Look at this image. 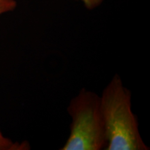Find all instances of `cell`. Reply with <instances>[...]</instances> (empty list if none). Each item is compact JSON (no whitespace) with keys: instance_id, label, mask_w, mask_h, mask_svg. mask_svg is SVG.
<instances>
[{"instance_id":"2","label":"cell","mask_w":150,"mask_h":150,"mask_svg":"<svg viewBox=\"0 0 150 150\" xmlns=\"http://www.w3.org/2000/svg\"><path fill=\"white\" fill-rule=\"evenodd\" d=\"M72 122L70 134L61 150H105L107 145L100 95L80 90L67 107Z\"/></svg>"},{"instance_id":"1","label":"cell","mask_w":150,"mask_h":150,"mask_svg":"<svg viewBox=\"0 0 150 150\" xmlns=\"http://www.w3.org/2000/svg\"><path fill=\"white\" fill-rule=\"evenodd\" d=\"M131 92L115 74L100 95L107 145L105 150H148L131 108Z\"/></svg>"},{"instance_id":"3","label":"cell","mask_w":150,"mask_h":150,"mask_svg":"<svg viewBox=\"0 0 150 150\" xmlns=\"http://www.w3.org/2000/svg\"><path fill=\"white\" fill-rule=\"evenodd\" d=\"M31 146L27 141L13 142L6 137L0 130V150H28Z\"/></svg>"},{"instance_id":"4","label":"cell","mask_w":150,"mask_h":150,"mask_svg":"<svg viewBox=\"0 0 150 150\" xmlns=\"http://www.w3.org/2000/svg\"><path fill=\"white\" fill-rule=\"evenodd\" d=\"M17 6L16 0H0V16L14 11Z\"/></svg>"},{"instance_id":"5","label":"cell","mask_w":150,"mask_h":150,"mask_svg":"<svg viewBox=\"0 0 150 150\" xmlns=\"http://www.w3.org/2000/svg\"><path fill=\"white\" fill-rule=\"evenodd\" d=\"M73 1H80L83 4V6L86 9L92 11L98 8L99 6L104 2V0H73Z\"/></svg>"}]
</instances>
